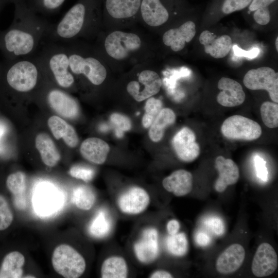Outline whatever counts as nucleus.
Listing matches in <instances>:
<instances>
[{"mask_svg":"<svg viewBox=\"0 0 278 278\" xmlns=\"http://www.w3.org/2000/svg\"><path fill=\"white\" fill-rule=\"evenodd\" d=\"M13 21L0 30V50L6 60L33 56L51 24L32 11L25 0H14Z\"/></svg>","mask_w":278,"mask_h":278,"instance_id":"f257e3e1","label":"nucleus"},{"mask_svg":"<svg viewBox=\"0 0 278 278\" xmlns=\"http://www.w3.org/2000/svg\"><path fill=\"white\" fill-rule=\"evenodd\" d=\"M44 73L37 56L14 60L5 59L0 62V98L31 92Z\"/></svg>","mask_w":278,"mask_h":278,"instance_id":"f03ea898","label":"nucleus"},{"mask_svg":"<svg viewBox=\"0 0 278 278\" xmlns=\"http://www.w3.org/2000/svg\"><path fill=\"white\" fill-rule=\"evenodd\" d=\"M37 56L46 75H49L55 83L63 89L74 85L75 77L71 71L68 51L63 43L44 41Z\"/></svg>","mask_w":278,"mask_h":278,"instance_id":"7ed1b4c3","label":"nucleus"},{"mask_svg":"<svg viewBox=\"0 0 278 278\" xmlns=\"http://www.w3.org/2000/svg\"><path fill=\"white\" fill-rule=\"evenodd\" d=\"M63 43L68 51L70 67L74 76H83L95 85L102 84L107 74L102 63L94 57L83 55L73 46Z\"/></svg>","mask_w":278,"mask_h":278,"instance_id":"20e7f679","label":"nucleus"},{"mask_svg":"<svg viewBox=\"0 0 278 278\" xmlns=\"http://www.w3.org/2000/svg\"><path fill=\"white\" fill-rule=\"evenodd\" d=\"M52 265L55 271L66 278H77L85 270L84 257L75 249L66 244H61L54 250Z\"/></svg>","mask_w":278,"mask_h":278,"instance_id":"39448f33","label":"nucleus"},{"mask_svg":"<svg viewBox=\"0 0 278 278\" xmlns=\"http://www.w3.org/2000/svg\"><path fill=\"white\" fill-rule=\"evenodd\" d=\"M221 132L230 140L251 141L260 136L262 130L256 121L242 115H234L224 120Z\"/></svg>","mask_w":278,"mask_h":278,"instance_id":"423d86ee","label":"nucleus"},{"mask_svg":"<svg viewBox=\"0 0 278 278\" xmlns=\"http://www.w3.org/2000/svg\"><path fill=\"white\" fill-rule=\"evenodd\" d=\"M243 82L251 90H266L270 99L278 102V73L269 67L251 69L245 74Z\"/></svg>","mask_w":278,"mask_h":278,"instance_id":"0eeeda50","label":"nucleus"},{"mask_svg":"<svg viewBox=\"0 0 278 278\" xmlns=\"http://www.w3.org/2000/svg\"><path fill=\"white\" fill-rule=\"evenodd\" d=\"M104 46L109 56L116 60H123L140 48L141 40L136 34L115 31L106 37Z\"/></svg>","mask_w":278,"mask_h":278,"instance_id":"6e6552de","label":"nucleus"},{"mask_svg":"<svg viewBox=\"0 0 278 278\" xmlns=\"http://www.w3.org/2000/svg\"><path fill=\"white\" fill-rule=\"evenodd\" d=\"M194 132L187 127L180 130L172 140L173 149L182 161L191 162L199 155L200 148Z\"/></svg>","mask_w":278,"mask_h":278,"instance_id":"1a4fd4ad","label":"nucleus"},{"mask_svg":"<svg viewBox=\"0 0 278 278\" xmlns=\"http://www.w3.org/2000/svg\"><path fill=\"white\" fill-rule=\"evenodd\" d=\"M158 238V231L154 228H147L143 231L133 246L134 254L139 262L150 264L157 258L159 254Z\"/></svg>","mask_w":278,"mask_h":278,"instance_id":"9d476101","label":"nucleus"},{"mask_svg":"<svg viewBox=\"0 0 278 278\" xmlns=\"http://www.w3.org/2000/svg\"><path fill=\"white\" fill-rule=\"evenodd\" d=\"M46 98L51 108L60 116L70 119L78 116L79 108L77 101L65 91L50 88L46 91Z\"/></svg>","mask_w":278,"mask_h":278,"instance_id":"9b49d317","label":"nucleus"},{"mask_svg":"<svg viewBox=\"0 0 278 278\" xmlns=\"http://www.w3.org/2000/svg\"><path fill=\"white\" fill-rule=\"evenodd\" d=\"M150 201L149 195L144 188L134 186L121 194L117 201L119 210L128 215H137L148 207Z\"/></svg>","mask_w":278,"mask_h":278,"instance_id":"f8f14e48","label":"nucleus"},{"mask_svg":"<svg viewBox=\"0 0 278 278\" xmlns=\"http://www.w3.org/2000/svg\"><path fill=\"white\" fill-rule=\"evenodd\" d=\"M278 258L274 248L263 242L257 248L253 258L251 270L253 274L263 277L272 274L277 269Z\"/></svg>","mask_w":278,"mask_h":278,"instance_id":"ddd939ff","label":"nucleus"},{"mask_svg":"<svg viewBox=\"0 0 278 278\" xmlns=\"http://www.w3.org/2000/svg\"><path fill=\"white\" fill-rule=\"evenodd\" d=\"M220 92L217 96V102L225 107L241 105L246 99L242 85L237 81L228 77H222L217 84Z\"/></svg>","mask_w":278,"mask_h":278,"instance_id":"4468645a","label":"nucleus"},{"mask_svg":"<svg viewBox=\"0 0 278 278\" xmlns=\"http://www.w3.org/2000/svg\"><path fill=\"white\" fill-rule=\"evenodd\" d=\"M215 167L218 177L214 184L215 189L218 193L223 192L227 188L235 184L239 178V170L237 164L230 159L218 156L215 161Z\"/></svg>","mask_w":278,"mask_h":278,"instance_id":"2eb2a0df","label":"nucleus"},{"mask_svg":"<svg viewBox=\"0 0 278 278\" xmlns=\"http://www.w3.org/2000/svg\"><path fill=\"white\" fill-rule=\"evenodd\" d=\"M246 255L244 248L233 244L226 248L218 257L216 262L217 271L223 274L233 273L243 264Z\"/></svg>","mask_w":278,"mask_h":278,"instance_id":"dca6fc26","label":"nucleus"},{"mask_svg":"<svg viewBox=\"0 0 278 278\" xmlns=\"http://www.w3.org/2000/svg\"><path fill=\"white\" fill-rule=\"evenodd\" d=\"M199 42L204 45L205 52L216 59L225 57L232 48V39L229 36H217L208 30L201 33Z\"/></svg>","mask_w":278,"mask_h":278,"instance_id":"f3484780","label":"nucleus"},{"mask_svg":"<svg viewBox=\"0 0 278 278\" xmlns=\"http://www.w3.org/2000/svg\"><path fill=\"white\" fill-rule=\"evenodd\" d=\"M195 34V24L189 21L179 28L166 31L163 36V42L165 45L170 46L173 51H179L184 48L186 43L194 38Z\"/></svg>","mask_w":278,"mask_h":278,"instance_id":"a211bd4d","label":"nucleus"},{"mask_svg":"<svg viewBox=\"0 0 278 278\" xmlns=\"http://www.w3.org/2000/svg\"><path fill=\"white\" fill-rule=\"evenodd\" d=\"M162 185L166 190L176 196H184L192 190L193 177L190 172L178 169L165 177L162 181Z\"/></svg>","mask_w":278,"mask_h":278,"instance_id":"6ab92c4d","label":"nucleus"},{"mask_svg":"<svg viewBox=\"0 0 278 278\" xmlns=\"http://www.w3.org/2000/svg\"><path fill=\"white\" fill-rule=\"evenodd\" d=\"M109 151V145L97 137L85 139L80 148V153L83 158L96 164H102L105 162Z\"/></svg>","mask_w":278,"mask_h":278,"instance_id":"aec40b11","label":"nucleus"},{"mask_svg":"<svg viewBox=\"0 0 278 278\" xmlns=\"http://www.w3.org/2000/svg\"><path fill=\"white\" fill-rule=\"evenodd\" d=\"M140 7L144 21L150 26H160L168 19L169 13L160 0H143Z\"/></svg>","mask_w":278,"mask_h":278,"instance_id":"412c9836","label":"nucleus"},{"mask_svg":"<svg viewBox=\"0 0 278 278\" xmlns=\"http://www.w3.org/2000/svg\"><path fill=\"white\" fill-rule=\"evenodd\" d=\"M48 125L54 137L59 140L62 138L70 147L74 148L78 143L77 134L71 125L57 116H53L48 120Z\"/></svg>","mask_w":278,"mask_h":278,"instance_id":"4be33fe9","label":"nucleus"},{"mask_svg":"<svg viewBox=\"0 0 278 278\" xmlns=\"http://www.w3.org/2000/svg\"><path fill=\"white\" fill-rule=\"evenodd\" d=\"M25 262V257L21 252L17 251L8 252L0 264V278L22 277Z\"/></svg>","mask_w":278,"mask_h":278,"instance_id":"5701e85b","label":"nucleus"},{"mask_svg":"<svg viewBox=\"0 0 278 278\" xmlns=\"http://www.w3.org/2000/svg\"><path fill=\"white\" fill-rule=\"evenodd\" d=\"M35 143L43 162L49 167L56 166L61 157L50 137L45 133H41L37 135Z\"/></svg>","mask_w":278,"mask_h":278,"instance_id":"b1692460","label":"nucleus"},{"mask_svg":"<svg viewBox=\"0 0 278 278\" xmlns=\"http://www.w3.org/2000/svg\"><path fill=\"white\" fill-rule=\"evenodd\" d=\"M59 198L50 186L44 185L39 188L34 195L33 204L39 213L47 214L56 210L59 204Z\"/></svg>","mask_w":278,"mask_h":278,"instance_id":"393cba45","label":"nucleus"},{"mask_svg":"<svg viewBox=\"0 0 278 278\" xmlns=\"http://www.w3.org/2000/svg\"><path fill=\"white\" fill-rule=\"evenodd\" d=\"M138 80L139 82L144 86V88L134 98L138 102L157 94L160 91L162 84L159 75L155 72L150 70H144L141 72Z\"/></svg>","mask_w":278,"mask_h":278,"instance_id":"a878e982","label":"nucleus"},{"mask_svg":"<svg viewBox=\"0 0 278 278\" xmlns=\"http://www.w3.org/2000/svg\"><path fill=\"white\" fill-rule=\"evenodd\" d=\"M141 4V0H106V7L112 17L124 19L135 15Z\"/></svg>","mask_w":278,"mask_h":278,"instance_id":"bb28decb","label":"nucleus"},{"mask_svg":"<svg viewBox=\"0 0 278 278\" xmlns=\"http://www.w3.org/2000/svg\"><path fill=\"white\" fill-rule=\"evenodd\" d=\"M176 116L171 109L162 108L149 127V136L151 141L158 142L163 137L165 130L175 123Z\"/></svg>","mask_w":278,"mask_h":278,"instance_id":"cd10ccee","label":"nucleus"},{"mask_svg":"<svg viewBox=\"0 0 278 278\" xmlns=\"http://www.w3.org/2000/svg\"><path fill=\"white\" fill-rule=\"evenodd\" d=\"M128 274L127 263L121 256H110L102 264L100 275L102 278H125Z\"/></svg>","mask_w":278,"mask_h":278,"instance_id":"c85d7f7f","label":"nucleus"},{"mask_svg":"<svg viewBox=\"0 0 278 278\" xmlns=\"http://www.w3.org/2000/svg\"><path fill=\"white\" fill-rule=\"evenodd\" d=\"M112 228V221L107 212L103 209L97 212L92 219L89 231L90 234L98 238L107 236Z\"/></svg>","mask_w":278,"mask_h":278,"instance_id":"c756f323","label":"nucleus"},{"mask_svg":"<svg viewBox=\"0 0 278 278\" xmlns=\"http://www.w3.org/2000/svg\"><path fill=\"white\" fill-rule=\"evenodd\" d=\"M96 195L93 190L87 185L76 186L73 190L72 201L79 209L90 210L96 201Z\"/></svg>","mask_w":278,"mask_h":278,"instance_id":"7c9ffc66","label":"nucleus"},{"mask_svg":"<svg viewBox=\"0 0 278 278\" xmlns=\"http://www.w3.org/2000/svg\"><path fill=\"white\" fill-rule=\"evenodd\" d=\"M28 7L34 12L43 15L56 13L65 0H25Z\"/></svg>","mask_w":278,"mask_h":278,"instance_id":"2f4dec72","label":"nucleus"},{"mask_svg":"<svg viewBox=\"0 0 278 278\" xmlns=\"http://www.w3.org/2000/svg\"><path fill=\"white\" fill-rule=\"evenodd\" d=\"M166 248L169 253L176 256L184 255L188 250V240L184 233L169 235L165 240Z\"/></svg>","mask_w":278,"mask_h":278,"instance_id":"473e14b6","label":"nucleus"},{"mask_svg":"<svg viewBox=\"0 0 278 278\" xmlns=\"http://www.w3.org/2000/svg\"><path fill=\"white\" fill-rule=\"evenodd\" d=\"M263 122L269 128H275L278 126V105L270 101L264 102L260 108Z\"/></svg>","mask_w":278,"mask_h":278,"instance_id":"72a5a7b5","label":"nucleus"},{"mask_svg":"<svg viewBox=\"0 0 278 278\" xmlns=\"http://www.w3.org/2000/svg\"><path fill=\"white\" fill-rule=\"evenodd\" d=\"M144 109L145 112L143 116L142 124L144 127L148 128L162 110V102L151 97L147 100Z\"/></svg>","mask_w":278,"mask_h":278,"instance_id":"f704fd0d","label":"nucleus"},{"mask_svg":"<svg viewBox=\"0 0 278 278\" xmlns=\"http://www.w3.org/2000/svg\"><path fill=\"white\" fill-rule=\"evenodd\" d=\"M8 190L15 197L22 194L26 187V176L21 171L9 174L5 181Z\"/></svg>","mask_w":278,"mask_h":278,"instance_id":"c9c22d12","label":"nucleus"},{"mask_svg":"<svg viewBox=\"0 0 278 278\" xmlns=\"http://www.w3.org/2000/svg\"><path fill=\"white\" fill-rule=\"evenodd\" d=\"M14 216L10 204L3 194H0V231H5L13 222Z\"/></svg>","mask_w":278,"mask_h":278,"instance_id":"e433bc0d","label":"nucleus"},{"mask_svg":"<svg viewBox=\"0 0 278 278\" xmlns=\"http://www.w3.org/2000/svg\"><path fill=\"white\" fill-rule=\"evenodd\" d=\"M110 120L116 128V135L121 137L123 132L127 131L131 128V122L126 116L119 114L113 113L110 116Z\"/></svg>","mask_w":278,"mask_h":278,"instance_id":"4c0bfd02","label":"nucleus"},{"mask_svg":"<svg viewBox=\"0 0 278 278\" xmlns=\"http://www.w3.org/2000/svg\"><path fill=\"white\" fill-rule=\"evenodd\" d=\"M69 173L74 178L89 182L93 179L95 171L90 167L75 165L70 168Z\"/></svg>","mask_w":278,"mask_h":278,"instance_id":"58836bf2","label":"nucleus"},{"mask_svg":"<svg viewBox=\"0 0 278 278\" xmlns=\"http://www.w3.org/2000/svg\"><path fill=\"white\" fill-rule=\"evenodd\" d=\"M251 2L252 0H224L222 11L224 14H230L241 10L247 7Z\"/></svg>","mask_w":278,"mask_h":278,"instance_id":"ea45409f","label":"nucleus"},{"mask_svg":"<svg viewBox=\"0 0 278 278\" xmlns=\"http://www.w3.org/2000/svg\"><path fill=\"white\" fill-rule=\"evenodd\" d=\"M205 224L212 232L216 235H222L225 231L224 223L219 217H210L206 220Z\"/></svg>","mask_w":278,"mask_h":278,"instance_id":"a19ab883","label":"nucleus"},{"mask_svg":"<svg viewBox=\"0 0 278 278\" xmlns=\"http://www.w3.org/2000/svg\"><path fill=\"white\" fill-rule=\"evenodd\" d=\"M254 163L257 177L263 181H267L268 172L266 161L260 157L256 155L255 157Z\"/></svg>","mask_w":278,"mask_h":278,"instance_id":"79ce46f5","label":"nucleus"},{"mask_svg":"<svg viewBox=\"0 0 278 278\" xmlns=\"http://www.w3.org/2000/svg\"><path fill=\"white\" fill-rule=\"evenodd\" d=\"M253 16L256 22L261 25L268 24L271 19L269 9L255 10Z\"/></svg>","mask_w":278,"mask_h":278,"instance_id":"37998d69","label":"nucleus"},{"mask_svg":"<svg viewBox=\"0 0 278 278\" xmlns=\"http://www.w3.org/2000/svg\"><path fill=\"white\" fill-rule=\"evenodd\" d=\"M234 54L237 56L245 57L249 59H253L256 57L259 53V49L258 48H253L250 50L246 51L239 47L237 45H234L233 47Z\"/></svg>","mask_w":278,"mask_h":278,"instance_id":"c03bdc74","label":"nucleus"},{"mask_svg":"<svg viewBox=\"0 0 278 278\" xmlns=\"http://www.w3.org/2000/svg\"><path fill=\"white\" fill-rule=\"evenodd\" d=\"M276 0H253L250 6L249 10L254 11L257 10L268 9V6Z\"/></svg>","mask_w":278,"mask_h":278,"instance_id":"a18cd8bd","label":"nucleus"},{"mask_svg":"<svg viewBox=\"0 0 278 278\" xmlns=\"http://www.w3.org/2000/svg\"><path fill=\"white\" fill-rule=\"evenodd\" d=\"M195 240L199 246L205 247L210 244L211 238L208 234L199 231L195 235Z\"/></svg>","mask_w":278,"mask_h":278,"instance_id":"49530a36","label":"nucleus"},{"mask_svg":"<svg viewBox=\"0 0 278 278\" xmlns=\"http://www.w3.org/2000/svg\"><path fill=\"white\" fill-rule=\"evenodd\" d=\"M166 228L169 235H172L179 232L180 225L177 220L171 219L167 222Z\"/></svg>","mask_w":278,"mask_h":278,"instance_id":"de8ad7c7","label":"nucleus"},{"mask_svg":"<svg viewBox=\"0 0 278 278\" xmlns=\"http://www.w3.org/2000/svg\"><path fill=\"white\" fill-rule=\"evenodd\" d=\"M172 277V275L169 272L163 270H156L149 276L151 278H171Z\"/></svg>","mask_w":278,"mask_h":278,"instance_id":"09e8293b","label":"nucleus"},{"mask_svg":"<svg viewBox=\"0 0 278 278\" xmlns=\"http://www.w3.org/2000/svg\"><path fill=\"white\" fill-rule=\"evenodd\" d=\"M9 3H12L11 0H0V12L4 7Z\"/></svg>","mask_w":278,"mask_h":278,"instance_id":"8fccbe9b","label":"nucleus"},{"mask_svg":"<svg viewBox=\"0 0 278 278\" xmlns=\"http://www.w3.org/2000/svg\"><path fill=\"white\" fill-rule=\"evenodd\" d=\"M275 48H276V51H278V37H277L276 39H275Z\"/></svg>","mask_w":278,"mask_h":278,"instance_id":"3c124183","label":"nucleus"},{"mask_svg":"<svg viewBox=\"0 0 278 278\" xmlns=\"http://www.w3.org/2000/svg\"><path fill=\"white\" fill-rule=\"evenodd\" d=\"M11 1H12V3L14 0H11Z\"/></svg>","mask_w":278,"mask_h":278,"instance_id":"603ef678","label":"nucleus"}]
</instances>
